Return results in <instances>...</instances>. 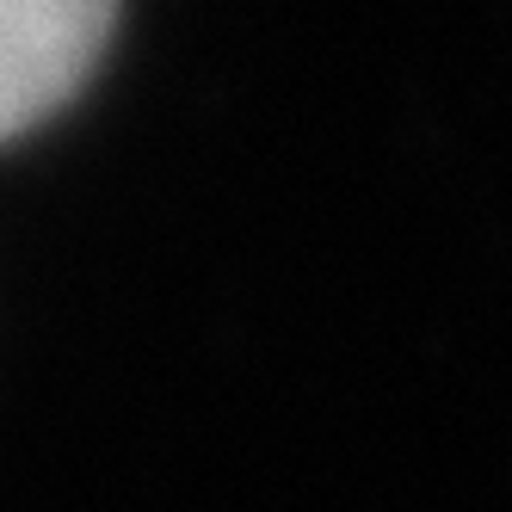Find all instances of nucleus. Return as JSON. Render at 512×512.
<instances>
[{
	"instance_id": "1",
	"label": "nucleus",
	"mask_w": 512,
	"mask_h": 512,
	"mask_svg": "<svg viewBox=\"0 0 512 512\" xmlns=\"http://www.w3.org/2000/svg\"><path fill=\"white\" fill-rule=\"evenodd\" d=\"M118 0H0V142L38 130L87 87Z\"/></svg>"
}]
</instances>
